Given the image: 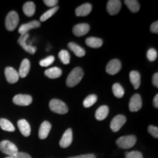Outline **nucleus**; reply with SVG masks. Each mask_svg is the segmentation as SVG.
Returning a JSON list of instances; mask_svg holds the SVG:
<instances>
[{
	"mask_svg": "<svg viewBox=\"0 0 158 158\" xmlns=\"http://www.w3.org/2000/svg\"><path fill=\"white\" fill-rule=\"evenodd\" d=\"M84 76V71L81 68L77 67L70 72L67 78L66 84L69 87H73L80 83Z\"/></svg>",
	"mask_w": 158,
	"mask_h": 158,
	"instance_id": "1",
	"label": "nucleus"
},
{
	"mask_svg": "<svg viewBox=\"0 0 158 158\" xmlns=\"http://www.w3.org/2000/svg\"><path fill=\"white\" fill-rule=\"evenodd\" d=\"M0 151L8 157H14L16 154L19 152V149L14 143L7 140L0 142Z\"/></svg>",
	"mask_w": 158,
	"mask_h": 158,
	"instance_id": "2",
	"label": "nucleus"
},
{
	"mask_svg": "<svg viewBox=\"0 0 158 158\" xmlns=\"http://www.w3.org/2000/svg\"><path fill=\"white\" fill-rule=\"evenodd\" d=\"M136 141H137V138L135 135H130L122 136L116 140V144L118 147L122 148V149H127L134 147Z\"/></svg>",
	"mask_w": 158,
	"mask_h": 158,
	"instance_id": "3",
	"label": "nucleus"
},
{
	"mask_svg": "<svg viewBox=\"0 0 158 158\" xmlns=\"http://www.w3.org/2000/svg\"><path fill=\"white\" fill-rule=\"evenodd\" d=\"M49 108L52 111L59 114H65L68 112L67 105L58 99H52L49 102Z\"/></svg>",
	"mask_w": 158,
	"mask_h": 158,
	"instance_id": "4",
	"label": "nucleus"
},
{
	"mask_svg": "<svg viewBox=\"0 0 158 158\" xmlns=\"http://www.w3.org/2000/svg\"><path fill=\"white\" fill-rule=\"evenodd\" d=\"M19 23V17L15 11H10L5 19V27L8 31L15 30Z\"/></svg>",
	"mask_w": 158,
	"mask_h": 158,
	"instance_id": "5",
	"label": "nucleus"
},
{
	"mask_svg": "<svg viewBox=\"0 0 158 158\" xmlns=\"http://www.w3.org/2000/svg\"><path fill=\"white\" fill-rule=\"evenodd\" d=\"M29 35L28 33L25 35H21L19 38V40H18V43H19V44L22 47L23 49L25 51L28 52L29 54H35V52H36L37 48L36 47L32 46V45L28 44V43H27V39L29 38Z\"/></svg>",
	"mask_w": 158,
	"mask_h": 158,
	"instance_id": "6",
	"label": "nucleus"
},
{
	"mask_svg": "<svg viewBox=\"0 0 158 158\" xmlns=\"http://www.w3.org/2000/svg\"><path fill=\"white\" fill-rule=\"evenodd\" d=\"M13 103L20 106H27L32 102V98L29 94H19L13 99Z\"/></svg>",
	"mask_w": 158,
	"mask_h": 158,
	"instance_id": "7",
	"label": "nucleus"
},
{
	"mask_svg": "<svg viewBox=\"0 0 158 158\" xmlns=\"http://www.w3.org/2000/svg\"><path fill=\"white\" fill-rule=\"evenodd\" d=\"M126 121H127V119L124 116L120 115V114L116 116L110 122V129L113 132H118L122 127V126L125 124Z\"/></svg>",
	"mask_w": 158,
	"mask_h": 158,
	"instance_id": "8",
	"label": "nucleus"
},
{
	"mask_svg": "<svg viewBox=\"0 0 158 158\" xmlns=\"http://www.w3.org/2000/svg\"><path fill=\"white\" fill-rule=\"evenodd\" d=\"M122 68V64L118 59H114L110 60L106 66V72L110 75H115L119 72Z\"/></svg>",
	"mask_w": 158,
	"mask_h": 158,
	"instance_id": "9",
	"label": "nucleus"
},
{
	"mask_svg": "<svg viewBox=\"0 0 158 158\" xmlns=\"http://www.w3.org/2000/svg\"><path fill=\"white\" fill-rule=\"evenodd\" d=\"M5 75L6 80L10 84H15L19 79V73L11 67H7L5 69Z\"/></svg>",
	"mask_w": 158,
	"mask_h": 158,
	"instance_id": "10",
	"label": "nucleus"
},
{
	"mask_svg": "<svg viewBox=\"0 0 158 158\" xmlns=\"http://www.w3.org/2000/svg\"><path fill=\"white\" fill-rule=\"evenodd\" d=\"M40 27V22L37 20H34V21H31L30 22L23 23L19 27V32L20 35H25L28 33V31L31 29H37L39 28Z\"/></svg>",
	"mask_w": 158,
	"mask_h": 158,
	"instance_id": "11",
	"label": "nucleus"
},
{
	"mask_svg": "<svg viewBox=\"0 0 158 158\" xmlns=\"http://www.w3.org/2000/svg\"><path fill=\"white\" fill-rule=\"evenodd\" d=\"M142 106V100L140 94H135L132 97L130 100L129 108L132 112H135L139 110Z\"/></svg>",
	"mask_w": 158,
	"mask_h": 158,
	"instance_id": "12",
	"label": "nucleus"
},
{
	"mask_svg": "<svg viewBox=\"0 0 158 158\" xmlns=\"http://www.w3.org/2000/svg\"><path fill=\"white\" fill-rule=\"evenodd\" d=\"M122 2L119 0H109L107 3V11L110 15H116L120 11Z\"/></svg>",
	"mask_w": 158,
	"mask_h": 158,
	"instance_id": "13",
	"label": "nucleus"
},
{
	"mask_svg": "<svg viewBox=\"0 0 158 158\" xmlns=\"http://www.w3.org/2000/svg\"><path fill=\"white\" fill-rule=\"evenodd\" d=\"M73 142V131L72 129L69 128L64 132L63 134L60 141H59V145L62 148H67L70 147V144Z\"/></svg>",
	"mask_w": 158,
	"mask_h": 158,
	"instance_id": "14",
	"label": "nucleus"
},
{
	"mask_svg": "<svg viewBox=\"0 0 158 158\" xmlns=\"http://www.w3.org/2000/svg\"><path fill=\"white\" fill-rule=\"evenodd\" d=\"M89 29L90 27L88 23H78L73 27V32L77 37H81L87 34Z\"/></svg>",
	"mask_w": 158,
	"mask_h": 158,
	"instance_id": "15",
	"label": "nucleus"
},
{
	"mask_svg": "<svg viewBox=\"0 0 158 158\" xmlns=\"http://www.w3.org/2000/svg\"><path fill=\"white\" fill-rule=\"evenodd\" d=\"M18 127L21 134L25 137H28L31 134L30 124L26 119H20L18 122Z\"/></svg>",
	"mask_w": 158,
	"mask_h": 158,
	"instance_id": "16",
	"label": "nucleus"
},
{
	"mask_svg": "<svg viewBox=\"0 0 158 158\" xmlns=\"http://www.w3.org/2000/svg\"><path fill=\"white\" fill-rule=\"evenodd\" d=\"M51 129V124L48 121H44L41 124L40 127L39 129L38 135L40 139H45L48 137L49 133H50Z\"/></svg>",
	"mask_w": 158,
	"mask_h": 158,
	"instance_id": "17",
	"label": "nucleus"
},
{
	"mask_svg": "<svg viewBox=\"0 0 158 158\" xmlns=\"http://www.w3.org/2000/svg\"><path fill=\"white\" fill-rule=\"evenodd\" d=\"M92 6L89 3L83 4L78 7L76 10V14L77 16H86L92 11Z\"/></svg>",
	"mask_w": 158,
	"mask_h": 158,
	"instance_id": "18",
	"label": "nucleus"
},
{
	"mask_svg": "<svg viewBox=\"0 0 158 158\" xmlns=\"http://www.w3.org/2000/svg\"><path fill=\"white\" fill-rule=\"evenodd\" d=\"M29 70H30V62L29 59H24L21 62L20 66L19 75L21 78H25L28 75Z\"/></svg>",
	"mask_w": 158,
	"mask_h": 158,
	"instance_id": "19",
	"label": "nucleus"
},
{
	"mask_svg": "<svg viewBox=\"0 0 158 158\" xmlns=\"http://www.w3.org/2000/svg\"><path fill=\"white\" fill-rule=\"evenodd\" d=\"M68 48H70V50H71L73 52L76 54V56L78 57H83L85 56L86 54V51L82 47H81L80 45H78V44L75 43H68Z\"/></svg>",
	"mask_w": 158,
	"mask_h": 158,
	"instance_id": "20",
	"label": "nucleus"
},
{
	"mask_svg": "<svg viewBox=\"0 0 158 158\" xmlns=\"http://www.w3.org/2000/svg\"><path fill=\"white\" fill-rule=\"evenodd\" d=\"M109 113V108L107 106H102L98 108L95 112V118L99 121H102L107 117Z\"/></svg>",
	"mask_w": 158,
	"mask_h": 158,
	"instance_id": "21",
	"label": "nucleus"
},
{
	"mask_svg": "<svg viewBox=\"0 0 158 158\" xmlns=\"http://www.w3.org/2000/svg\"><path fill=\"white\" fill-rule=\"evenodd\" d=\"M62 74V71L60 68H57V67H54L49 69H47L45 71V75L49 78H59Z\"/></svg>",
	"mask_w": 158,
	"mask_h": 158,
	"instance_id": "22",
	"label": "nucleus"
},
{
	"mask_svg": "<svg viewBox=\"0 0 158 158\" xmlns=\"http://www.w3.org/2000/svg\"><path fill=\"white\" fill-rule=\"evenodd\" d=\"M130 80L135 89L139 88L140 84H141V76L139 73L135 70L131 71L130 73Z\"/></svg>",
	"mask_w": 158,
	"mask_h": 158,
	"instance_id": "23",
	"label": "nucleus"
},
{
	"mask_svg": "<svg viewBox=\"0 0 158 158\" xmlns=\"http://www.w3.org/2000/svg\"><path fill=\"white\" fill-rule=\"evenodd\" d=\"M102 43H103L102 40L98 38V37H88V38L86 40V44L89 47H91V48H100V47H101L102 45Z\"/></svg>",
	"mask_w": 158,
	"mask_h": 158,
	"instance_id": "24",
	"label": "nucleus"
},
{
	"mask_svg": "<svg viewBox=\"0 0 158 158\" xmlns=\"http://www.w3.org/2000/svg\"><path fill=\"white\" fill-rule=\"evenodd\" d=\"M35 5L32 2H27L23 6V11L24 14L28 17L32 16L35 13Z\"/></svg>",
	"mask_w": 158,
	"mask_h": 158,
	"instance_id": "25",
	"label": "nucleus"
},
{
	"mask_svg": "<svg viewBox=\"0 0 158 158\" xmlns=\"http://www.w3.org/2000/svg\"><path fill=\"white\" fill-rule=\"evenodd\" d=\"M0 127L3 130L7 132H14L15 127L11 122L9 120L6 119V118H0Z\"/></svg>",
	"mask_w": 158,
	"mask_h": 158,
	"instance_id": "26",
	"label": "nucleus"
},
{
	"mask_svg": "<svg viewBox=\"0 0 158 158\" xmlns=\"http://www.w3.org/2000/svg\"><path fill=\"white\" fill-rule=\"evenodd\" d=\"M125 5L127 6L130 10L133 13H137L140 10V5L136 0H125L124 1Z\"/></svg>",
	"mask_w": 158,
	"mask_h": 158,
	"instance_id": "27",
	"label": "nucleus"
},
{
	"mask_svg": "<svg viewBox=\"0 0 158 158\" xmlns=\"http://www.w3.org/2000/svg\"><path fill=\"white\" fill-rule=\"evenodd\" d=\"M112 91L115 97L117 98H122L124 94V90L122 86L118 83H116L112 86Z\"/></svg>",
	"mask_w": 158,
	"mask_h": 158,
	"instance_id": "28",
	"label": "nucleus"
},
{
	"mask_svg": "<svg viewBox=\"0 0 158 158\" xmlns=\"http://www.w3.org/2000/svg\"><path fill=\"white\" fill-rule=\"evenodd\" d=\"M59 10V7L58 6H56V7H52L51 9H49L48 10H47L45 13H43V14L40 16V21H47L48 19H50L51 17H52L55 13H56L57 10Z\"/></svg>",
	"mask_w": 158,
	"mask_h": 158,
	"instance_id": "29",
	"label": "nucleus"
},
{
	"mask_svg": "<svg viewBox=\"0 0 158 158\" xmlns=\"http://www.w3.org/2000/svg\"><path fill=\"white\" fill-rule=\"evenodd\" d=\"M98 100V97L95 94H90L86 97L84 100V102H83V105L85 108H89L91 106H92Z\"/></svg>",
	"mask_w": 158,
	"mask_h": 158,
	"instance_id": "30",
	"label": "nucleus"
},
{
	"mask_svg": "<svg viewBox=\"0 0 158 158\" xmlns=\"http://www.w3.org/2000/svg\"><path fill=\"white\" fill-rule=\"evenodd\" d=\"M59 59L64 64H68L70 63V56L69 52L67 50H62L59 53L58 55Z\"/></svg>",
	"mask_w": 158,
	"mask_h": 158,
	"instance_id": "31",
	"label": "nucleus"
},
{
	"mask_svg": "<svg viewBox=\"0 0 158 158\" xmlns=\"http://www.w3.org/2000/svg\"><path fill=\"white\" fill-rule=\"evenodd\" d=\"M55 58L54 56H48L46 58L42 59V60L40 62V65L41 67H48L50 66L51 64H53V62H54Z\"/></svg>",
	"mask_w": 158,
	"mask_h": 158,
	"instance_id": "32",
	"label": "nucleus"
},
{
	"mask_svg": "<svg viewBox=\"0 0 158 158\" xmlns=\"http://www.w3.org/2000/svg\"><path fill=\"white\" fill-rule=\"evenodd\" d=\"M147 59H149L150 62H154L157 59V52L155 49L154 48H150L148 50L147 54Z\"/></svg>",
	"mask_w": 158,
	"mask_h": 158,
	"instance_id": "33",
	"label": "nucleus"
},
{
	"mask_svg": "<svg viewBox=\"0 0 158 158\" xmlns=\"http://www.w3.org/2000/svg\"><path fill=\"white\" fill-rule=\"evenodd\" d=\"M125 158H143V155L140 152L133 151L125 153Z\"/></svg>",
	"mask_w": 158,
	"mask_h": 158,
	"instance_id": "34",
	"label": "nucleus"
},
{
	"mask_svg": "<svg viewBox=\"0 0 158 158\" xmlns=\"http://www.w3.org/2000/svg\"><path fill=\"white\" fill-rule=\"evenodd\" d=\"M148 131L149 133L151 134L153 137H155V138H157L158 137V128L155 126L153 125H149V127H148Z\"/></svg>",
	"mask_w": 158,
	"mask_h": 158,
	"instance_id": "35",
	"label": "nucleus"
},
{
	"mask_svg": "<svg viewBox=\"0 0 158 158\" xmlns=\"http://www.w3.org/2000/svg\"><path fill=\"white\" fill-rule=\"evenodd\" d=\"M43 2L45 3V5L48 7H56V5H57V3L59 2L57 0H45L43 1Z\"/></svg>",
	"mask_w": 158,
	"mask_h": 158,
	"instance_id": "36",
	"label": "nucleus"
},
{
	"mask_svg": "<svg viewBox=\"0 0 158 158\" xmlns=\"http://www.w3.org/2000/svg\"><path fill=\"white\" fill-rule=\"evenodd\" d=\"M13 158H31V157L29 154L25 152H19Z\"/></svg>",
	"mask_w": 158,
	"mask_h": 158,
	"instance_id": "37",
	"label": "nucleus"
},
{
	"mask_svg": "<svg viewBox=\"0 0 158 158\" xmlns=\"http://www.w3.org/2000/svg\"><path fill=\"white\" fill-rule=\"evenodd\" d=\"M150 30H151L152 32L155 33V34H157L158 33V22L157 21H155V22H154L151 25Z\"/></svg>",
	"mask_w": 158,
	"mask_h": 158,
	"instance_id": "38",
	"label": "nucleus"
},
{
	"mask_svg": "<svg viewBox=\"0 0 158 158\" xmlns=\"http://www.w3.org/2000/svg\"><path fill=\"white\" fill-rule=\"evenodd\" d=\"M68 158H96V156L93 154H87V155H81Z\"/></svg>",
	"mask_w": 158,
	"mask_h": 158,
	"instance_id": "39",
	"label": "nucleus"
},
{
	"mask_svg": "<svg viewBox=\"0 0 158 158\" xmlns=\"http://www.w3.org/2000/svg\"><path fill=\"white\" fill-rule=\"evenodd\" d=\"M152 83L153 85L155 86V87H158V74L157 73L154 74V76L152 77Z\"/></svg>",
	"mask_w": 158,
	"mask_h": 158,
	"instance_id": "40",
	"label": "nucleus"
},
{
	"mask_svg": "<svg viewBox=\"0 0 158 158\" xmlns=\"http://www.w3.org/2000/svg\"><path fill=\"white\" fill-rule=\"evenodd\" d=\"M153 103H154V106H155V108L158 107V94H156V95L155 96V98H154Z\"/></svg>",
	"mask_w": 158,
	"mask_h": 158,
	"instance_id": "41",
	"label": "nucleus"
},
{
	"mask_svg": "<svg viewBox=\"0 0 158 158\" xmlns=\"http://www.w3.org/2000/svg\"><path fill=\"white\" fill-rule=\"evenodd\" d=\"M5 158H13V157H5Z\"/></svg>",
	"mask_w": 158,
	"mask_h": 158,
	"instance_id": "42",
	"label": "nucleus"
}]
</instances>
